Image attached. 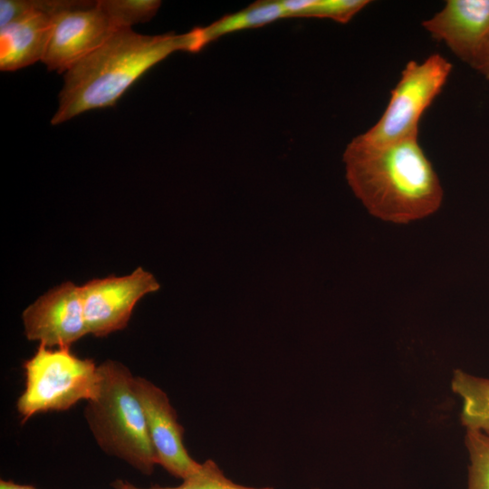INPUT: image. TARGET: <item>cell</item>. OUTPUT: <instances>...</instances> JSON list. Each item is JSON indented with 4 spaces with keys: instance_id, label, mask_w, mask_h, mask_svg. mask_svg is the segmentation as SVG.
Instances as JSON below:
<instances>
[{
    "instance_id": "1",
    "label": "cell",
    "mask_w": 489,
    "mask_h": 489,
    "mask_svg": "<svg viewBox=\"0 0 489 489\" xmlns=\"http://www.w3.org/2000/svg\"><path fill=\"white\" fill-rule=\"evenodd\" d=\"M346 179L367 211L383 222L406 225L434 215L444 190L418 137L379 148L349 143Z\"/></svg>"
},
{
    "instance_id": "2",
    "label": "cell",
    "mask_w": 489,
    "mask_h": 489,
    "mask_svg": "<svg viewBox=\"0 0 489 489\" xmlns=\"http://www.w3.org/2000/svg\"><path fill=\"white\" fill-rule=\"evenodd\" d=\"M202 48L197 27L179 34L156 35L131 28L117 30L63 73L51 122L58 125L88 110L113 106L139 78L171 53H197Z\"/></svg>"
},
{
    "instance_id": "3",
    "label": "cell",
    "mask_w": 489,
    "mask_h": 489,
    "mask_svg": "<svg viewBox=\"0 0 489 489\" xmlns=\"http://www.w3.org/2000/svg\"><path fill=\"white\" fill-rule=\"evenodd\" d=\"M98 369L100 390L88 401L84 413L97 444L108 455L151 475L158 462L135 390V376L115 360H106Z\"/></svg>"
},
{
    "instance_id": "4",
    "label": "cell",
    "mask_w": 489,
    "mask_h": 489,
    "mask_svg": "<svg viewBox=\"0 0 489 489\" xmlns=\"http://www.w3.org/2000/svg\"><path fill=\"white\" fill-rule=\"evenodd\" d=\"M24 369L25 388L16 403L24 422L38 413L63 411L80 400H91L100 390L98 366L74 355L71 347L39 344Z\"/></svg>"
},
{
    "instance_id": "5",
    "label": "cell",
    "mask_w": 489,
    "mask_h": 489,
    "mask_svg": "<svg viewBox=\"0 0 489 489\" xmlns=\"http://www.w3.org/2000/svg\"><path fill=\"white\" fill-rule=\"evenodd\" d=\"M451 72V62L439 53H432L422 62L409 61L391 90L381 117L350 143L379 148L418 137L420 119L442 91Z\"/></svg>"
},
{
    "instance_id": "6",
    "label": "cell",
    "mask_w": 489,
    "mask_h": 489,
    "mask_svg": "<svg viewBox=\"0 0 489 489\" xmlns=\"http://www.w3.org/2000/svg\"><path fill=\"white\" fill-rule=\"evenodd\" d=\"M159 287L153 274L142 267L125 276L87 282L81 292L88 332L104 337L124 329L137 302Z\"/></svg>"
},
{
    "instance_id": "7",
    "label": "cell",
    "mask_w": 489,
    "mask_h": 489,
    "mask_svg": "<svg viewBox=\"0 0 489 489\" xmlns=\"http://www.w3.org/2000/svg\"><path fill=\"white\" fill-rule=\"evenodd\" d=\"M85 0H23L25 15L0 27V70L14 72L42 62L59 14Z\"/></svg>"
},
{
    "instance_id": "8",
    "label": "cell",
    "mask_w": 489,
    "mask_h": 489,
    "mask_svg": "<svg viewBox=\"0 0 489 489\" xmlns=\"http://www.w3.org/2000/svg\"><path fill=\"white\" fill-rule=\"evenodd\" d=\"M23 321L29 340L48 348L71 347L89 334L81 286L65 282L53 288L24 311Z\"/></svg>"
},
{
    "instance_id": "9",
    "label": "cell",
    "mask_w": 489,
    "mask_h": 489,
    "mask_svg": "<svg viewBox=\"0 0 489 489\" xmlns=\"http://www.w3.org/2000/svg\"><path fill=\"white\" fill-rule=\"evenodd\" d=\"M115 31L98 2L88 1L57 16L42 62L49 71L64 73Z\"/></svg>"
},
{
    "instance_id": "10",
    "label": "cell",
    "mask_w": 489,
    "mask_h": 489,
    "mask_svg": "<svg viewBox=\"0 0 489 489\" xmlns=\"http://www.w3.org/2000/svg\"><path fill=\"white\" fill-rule=\"evenodd\" d=\"M136 393L144 410L148 432L158 465L181 480L195 472L200 463L187 452L184 427L168 395L151 381L135 377Z\"/></svg>"
},
{
    "instance_id": "11",
    "label": "cell",
    "mask_w": 489,
    "mask_h": 489,
    "mask_svg": "<svg viewBox=\"0 0 489 489\" xmlns=\"http://www.w3.org/2000/svg\"><path fill=\"white\" fill-rule=\"evenodd\" d=\"M422 27L470 65L489 36V0H447Z\"/></svg>"
},
{
    "instance_id": "12",
    "label": "cell",
    "mask_w": 489,
    "mask_h": 489,
    "mask_svg": "<svg viewBox=\"0 0 489 489\" xmlns=\"http://www.w3.org/2000/svg\"><path fill=\"white\" fill-rule=\"evenodd\" d=\"M286 14L282 0H259L238 12L226 14L209 25L198 27L203 47L219 37L240 30L262 27Z\"/></svg>"
},
{
    "instance_id": "13",
    "label": "cell",
    "mask_w": 489,
    "mask_h": 489,
    "mask_svg": "<svg viewBox=\"0 0 489 489\" xmlns=\"http://www.w3.org/2000/svg\"><path fill=\"white\" fill-rule=\"evenodd\" d=\"M451 386L461 400V421L465 429L489 436V379L455 369Z\"/></svg>"
},
{
    "instance_id": "14",
    "label": "cell",
    "mask_w": 489,
    "mask_h": 489,
    "mask_svg": "<svg viewBox=\"0 0 489 489\" xmlns=\"http://www.w3.org/2000/svg\"><path fill=\"white\" fill-rule=\"evenodd\" d=\"M368 0H283L286 18H328L350 22L365 8Z\"/></svg>"
},
{
    "instance_id": "15",
    "label": "cell",
    "mask_w": 489,
    "mask_h": 489,
    "mask_svg": "<svg viewBox=\"0 0 489 489\" xmlns=\"http://www.w3.org/2000/svg\"><path fill=\"white\" fill-rule=\"evenodd\" d=\"M111 485L115 489H274L270 486L253 487L236 484L228 478L218 465L211 459L200 463L198 468L177 486L156 485L140 488L122 480H116Z\"/></svg>"
},
{
    "instance_id": "16",
    "label": "cell",
    "mask_w": 489,
    "mask_h": 489,
    "mask_svg": "<svg viewBox=\"0 0 489 489\" xmlns=\"http://www.w3.org/2000/svg\"><path fill=\"white\" fill-rule=\"evenodd\" d=\"M98 5L116 30L149 22L161 5L158 0H99Z\"/></svg>"
},
{
    "instance_id": "17",
    "label": "cell",
    "mask_w": 489,
    "mask_h": 489,
    "mask_svg": "<svg viewBox=\"0 0 489 489\" xmlns=\"http://www.w3.org/2000/svg\"><path fill=\"white\" fill-rule=\"evenodd\" d=\"M465 444L469 458L466 489H489V436L466 429Z\"/></svg>"
},
{
    "instance_id": "18",
    "label": "cell",
    "mask_w": 489,
    "mask_h": 489,
    "mask_svg": "<svg viewBox=\"0 0 489 489\" xmlns=\"http://www.w3.org/2000/svg\"><path fill=\"white\" fill-rule=\"evenodd\" d=\"M469 66L489 80V36Z\"/></svg>"
},
{
    "instance_id": "19",
    "label": "cell",
    "mask_w": 489,
    "mask_h": 489,
    "mask_svg": "<svg viewBox=\"0 0 489 489\" xmlns=\"http://www.w3.org/2000/svg\"><path fill=\"white\" fill-rule=\"evenodd\" d=\"M0 489H37L34 485L20 484L13 481L0 480Z\"/></svg>"
},
{
    "instance_id": "20",
    "label": "cell",
    "mask_w": 489,
    "mask_h": 489,
    "mask_svg": "<svg viewBox=\"0 0 489 489\" xmlns=\"http://www.w3.org/2000/svg\"><path fill=\"white\" fill-rule=\"evenodd\" d=\"M315 489H317V488H315Z\"/></svg>"
}]
</instances>
